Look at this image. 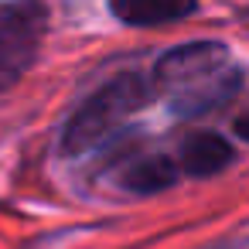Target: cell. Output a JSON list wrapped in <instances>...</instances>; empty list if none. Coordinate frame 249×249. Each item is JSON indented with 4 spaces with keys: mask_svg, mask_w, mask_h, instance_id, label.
Segmentation results:
<instances>
[{
    "mask_svg": "<svg viewBox=\"0 0 249 249\" xmlns=\"http://www.w3.org/2000/svg\"><path fill=\"white\" fill-rule=\"evenodd\" d=\"M229 160H232V147H229L225 137H218V133H195L191 140H184L178 167L184 174H191V178H208V174H218Z\"/></svg>",
    "mask_w": 249,
    "mask_h": 249,
    "instance_id": "cell-5",
    "label": "cell"
},
{
    "mask_svg": "<svg viewBox=\"0 0 249 249\" xmlns=\"http://www.w3.org/2000/svg\"><path fill=\"white\" fill-rule=\"evenodd\" d=\"M150 99V89L143 79L137 75H123L109 86H103L99 92H92L65 123L62 130V147L69 154H86L96 150L99 143H106L120 126L130 123V116H137L143 109V103Z\"/></svg>",
    "mask_w": 249,
    "mask_h": 249,
    "instance_id": "cell-2",
    "label": "cell"
},
{
    "mask_svg": "<svg viewBox=\"0 0 249 249\" xmlns=\"http://www.w3.org/2000/svg\"><path fill=\"white\" fill-rule=\"evenodd\" d=\"M48 14L38 0H7L0 4V92L24 79L41 52Z\"/></svg>",
    "mask_w": 249,
    "mask_h": 249,
    "instance_id": "cell-3",
    "label": "cell"
},
{
    "mask_svg": "<svg viewBox=\"0 0 249 249\" xmlns=\"http://www.w3.org/2000/svg\"><path fill=\"white\" fill-rule=\"evenodd\" d=\"M157 92L178 116H201L229 103L242 86V69L229 48L215 41H195L171 48L154 69Z\"/></svg>",
    "mask_w": 249,
    "mask_h": 249,
    "instance_id": "cell-1",
    "label": "cell"
},
{
    "mask_svg": "<svg viewBox=\"0 0 249 249\" xmlns=\"http://www.w3.org/2000/svg\"><path fill=\"white\" fill-rule=\"evenodd\" d=\"M235 133H239V137H242V140H249V113H246V116H239V120H235Z\"/></svg>",
    "mask_w": 249,
    "mask_h": 249,
    "instance_id": "cell-7",
    "label": "cell"
},
{
    "mask_svg": "<svg viewBox=\"0 0 249 249\" xmlns=\"http://www.w3.org/2000/svg\"><path fill=\"white\" fill-rule=\"evenodd\" d=\"M113 14L133 28H157L174 24L198 11V0H109Z\"/></svg>",
    "mask_w": 249,
    "mask_h": 249,
    "instance_id": "cell-4",
    "label": "cell"
},
{
    "mask_svg": "<svg viewBox=\"0 0 249 249\" xmlns=\"http://www.w3.org/2000/svg\"><path fill=\"white\" fill-rule=\"evenodd\" d=\"M178 174H181L178 160H171L164 154H147V157H137L126 164L123 184L133 191H160V188H171L178 181Z\"/></svg>",
    "mask_w": 249,
    "mask_h": 249,
    "instance_id": "cell-6",
    "label": "cell"
}]
</instances>
